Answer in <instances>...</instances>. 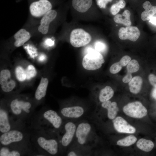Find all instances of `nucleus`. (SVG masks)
Segmentation results:
<instances>
[{
    "label": "nucleus",
    "mask_w": 156,
    "mask_h": 156,
    "mask_svg": "<svg viewBox=\"0 0 156 156\" xmlns=\"http://www.w3.org/2000/svg\"><path fill=\"white\" fill-rule=\"evenodd\" d=\"M151 95L152 97L156 99V87H154L153 89L151 92Z\"/></svg>",
    "instance_id": "obj_39"
},
{
    "label": "nucleus",
    "mask_w": 156,
    "mask_h": 156,
    "mask_svg": "<svg viewBox=\"0 0 156 156\" xmlns=\"http://www.w3.org/2000/svg\"><path fill=\"white\" fill-rule=\"evenodd\" d=\"M112 122L114 128L118 132L133 133L136 131L134 127L120 116L116 117L112 120Z\"/></svg>",
    "instance_id": "obj_14"
},
{
    "label": "nucleus",
    "mask_w": 156,
    "mask_h": 156,
    "mask_svg": "<svg viewBox=\"0 0 156 156\" xmlns=\"http://www.w3.org/2000/svg\"><path fill=\"white\" fill-rule=\"evenodd\" d=\"M101 106L107 110V116L109 119L112 120L116 117L119 110L116 102L108 100L102 103Z\"/></svg>",
    "instance_id": "obj_17"
},
{
    "label": "nucleus",
    "mask_w": 156,
    "mask_h": 156,
    "mask_svg": "<svg viewBox=\"0 0 156 156\" xmlns=\"http://www.w3.org/2000/svg\"><path fill=\"white\" fill-rule=\"evenodd\" d=\"M105 49V45L103 42L100 41L96 42L95 44V49L99 52L103 51Z\"/></svg>",
    "instance_id": "obj_33"
},
{
    "label": "nucleus",
    "mask_w": 156,
    "mask_h": 156,
    "mask_svg": "<svg viewBox=\"0 0 156 156\" xmlns=\"http://www.w3.org/2000/svg\"><path fill=\"white\" fill-rule=\"evenodd\" d=\"M139 68L140 66L138 62L135 59L131 61L127 66V72L131 73L137 71Z\"/></svg>",
    "instance_id": "obj_27"
},
{
    "label": "nucleus",
    "mask_w": 156,
    "mask_h": 156,
    "mask_svg": "<svg viewBox=\"0 0 156 156\" xmlns=\"http://www.w3.org/2000/svg\"><path fill=\"white\" fill-rule=\"evenodd\" d=\"M113 0H96L97 5L101 8H105L107 4Z\"/></svg>",
    "instance_id": "obj_35"
},
{
    "label": "nucleus",
    "mask_w": 156,
    "mask_h": 156,
    "mask_svg": "<svg viewBox=\"0 0 156 156\" xmlns=\"http://www.w3.org/2000/svg\"><path fill=\"white\" fill-rule=\"evenodd\" d=\"M137 140V139L135 136L131 135L118 140L117 144L120 146H129L134 144Z\"/></svg>",
    "instance_id": "obj_25"
},
{
    "label": "nucleus",
    "mask_w": 156,
    "mask_h": 156,
    "mask_svg": "<svg viewBox=\"0 0 156 156\" xmlns=\"http://www.w3.org/2000/svg\"><path fill=\"white\" fill-rule=\"evenodd\" d=\"M114 91L110 86H107L100 91L99 99L101 103L109 100L113 96Z\"/></svg>",
    "instance_id": "obj_23"
},
{
    "label": "nucleus",
    "mask_w": 156,
    "mask_h": 156,
    "mask_svg": "<svg viewBox=\"0 0 156 156\" xmlns=\"http://www.w3.org/2000/svg\"><path fill=\"white\" fill-rule=\"evenodd\" d=\"M11 115L15 119L25 124H29L35 112V107L29 101L15 98L8 105Z\"/></svg>",
    "instance_id": "obj_4"
},
{
    "label": "nucleus",
    "mask_w": 156,
    "mask_h": 156,
    "mask_svg": "<svg viewBox=\"0 0 156 156\" xmlns=\"http://www.w3.org/2000/svg\"><path fill=\"white\" fill-rule=\"evenodd\" d=\"M142 82V79L140 76H136L132 78L129 82L130 92L134 94L138 93L141 89Z\"/></svg>",
    "instance_id": "obj_22"
},
{
    "label": "nucleus",
    "mask_w": 156,
    "mask_h": 156,
    "mask_svg": "<svg viewBox=\"0 0 156 156\" xmlns=\"http://www.w3.org/2000/svg\"><path fill=\"white\" fill-rule=\"evenodd\" d=\"M136 145L140 150L145 152H148L153 149L154 145L153 143L150 140L141 138L137 142Z\"/></svg>",
    "instance_id": "obj_24"
},
{
    "label": "nucleus",
    "mask_w": 156,
    "mask_h": 156,
    "mask_svg": "<svg viewBox=\"0 0 156 156\" xmlns=\"http://www.w3.org/2000/svg\"><path fill=\"white\" fill-rule=\"evenodd\" d=\"M130 15V12L126 10L124 11L122 14H116L114 18V20L117 23L122 24L127 27L130 26L131 24Z\"/></svg>",
    "instance_id": "obj_21"
},
{
    "label": "nucleus",
    "mask_w": 156,
    "mask_h": 156,
    "mask_svg": "<svg viewBox=\"0 0 156 156\" xmlns=\"http://www.w3.org/2000/svg\"><path fill=\"white\" fill-rule=\"evenodd\" d=\"M77 122L65 120L57 135L60 145L61 155H65L73 143L75 137Z\"/></svg>",
    "instance_id": "obj_6"
},
{
    "label": "nucleus",
    "mask_w": 156,
    "mask_h": 156,
    "mask_svg": "<svg viewBox=\"0 0 156 156\" xmlns=\"http://www.w3.org/2000/svg\"><path fill=\"white\" fill-rule=\"evenodd\" d=\"M94 120L92 118L77 122L75 134L72 144L85 148H94L97 140Z\"/></svg>",
    "instance_id": "obj_3"
},
{
    "label": "nucleus",
    "mask_w": 156,
    "mask_h": 156,
    "mask_svg": "<svg viewBox=\"0 0 156 156\" xmlns=\"http://www.w3.org/2000/svg\"><path fill=\"white\" fill-rule=\"evenodd\" d=\"M132 79L131 73L127 72L126 75L123 77L122 79V81L124 83L129 82Z\"/></svg>",
    "instance_id": "obj_37"
},
{
    "label": "nucleus",
    "mask_w": 156,
    "mask_h": 156,
    "mask_svg": "<svg viewBox=\"0 0 156 156\" xmlns=\"http://www.w3.org/2000/svg\"><path fill=\"white\" fill-rule=\"evenodd\" d=\"M140 31L135 26H129L121 27L118 31V36L122 40H129L132 41H136L140 35Z\"/></svg>",
    "instance_id": "obj_13"
},
{
    "label": "nucleus",
    "mask_w": 156,
    "mask_h": 156,
    "mask_svg": "<svg viewBox=\"0 0 156 156\" xmlns=\"http://www.w3.org/2000/svg\"><path fill=\"white\" fill-rule=\"evenodd\" d=\"M52 7V3L49 0H34L30 3L29 10L32 16L40 17L51 10Z\"/></svg>",
    "instance_id": "obj_11"
},
{
    "label": "nucleus",
    "mask_w": 156,
    "mask_h": 156,
    "mask_svg": "<svg viewBox=\"0 0 156 156\" xmlns=\"http://www.w3.org/2000/svg\"><path fill=\"white\" fill-rule=\"evenodd\" d=\"M131 60V57L128 55H125L120 60L119 62L122 66H125Z\"/></svg>",
    "instance_id": "obj_34"
},
{
    "label": "nucleus",
    "mask_w": 156,
    "mask_h": 156,
    "mask_svg": "<svg viewBox=\"0 0 156 156\" xmlns=\"http://www.w3.org/2000/svg\"><path fill=\"white\" fill-rule=\"evenodd\" d=\"M122 66L118 62L113 64L109 68L110 72L113 74H115L118 73L122 69Z\"/></svg>",
    "instance_id": "obj_32"
},
{
    "label": "nucleus",
    "mask_w": 156,
    "mask_h": 156,
    "mask_svg": "<svg viewBox=\"0 0 156 156\" xmlns=\"http://www.w3.org/2000/svg\"><path fill=\"white\" fill-rule=\"evenodd\" d=\"M47 44L49 45H52L53 44V42L51 40H49L47 41Z\"/></svg>",
    "instance_id": "obj_40"
},
{
    "label": "nucleus",
    "mask_w": 156,
    "mask_h": 156,
    "mask_svg": "<svg viewBox=\"0 0 156 156\" xmlns=\"http://www.w3.org/2000/svg\"><path fill=\"white\" fill-rule=\"evenodd\" d=\"M123 111L127 115L135 118H141L147 114L146 109L140 101L130 103L125 105Z\"/></svg>",
    "instance_id": "obj_12"
},
{
    "label": "nucleus",
    "mask_w": 156,
    "mask_h": 156,
    "mask_svg": "<svg viewBox=\"0 0 156 156\" xmlns=\"http://www.w3.org/2000/svg\"><path fill=\"white\" fill-rule=\"evenodd\" d=\"M64 120L59 113L44 108L34 112L29 126L31 129L35 130L57 134Z\"/></svg>",
    "instance_id": "obj_1"
},
{
    "label": "nucleus",
    "mask_w": 156,
    "mask_h": 156,
    "mask_svg": "<svg viewBox=\"0 0 156 156\" xmlns=\"http://www.w3.org/2000/svg\"><path fill=\"white\" fill-rule=\"evenodd\" d=\"M48 83L49 81L47 78L42 77L41 78L35 94V98L36 100L40 101L44 97Z\"/></svg>",
    "instance_id": "obj_19"
},
{
    "label": "nucleus",
    "mask_w": 156,
    "mask_h": 156,
    "mask_svg": "<svg viewBox=\"0 0 156 156\" xmlns=\"http://www.w3.org/2000/svg\"><path fill=\"white\" fill-rule=\"evenodd\" d=\"M15 86L16 83L15 81L11 79L1 85V88L3 92L7 93L12 90Z\"/></svg>",
    "instance_id": "obj_29"
},
{
    "label": "nucleus",
    "mask_w": 156,
    "mask_h": 156,
    "mask_svg": "<svg viewBox=\"0 0 156 156\" xmlns=\"http://www.w3.org/2000/svg\"><path fill=\"white\" fill-rule=\"evenodd\" d=\"M31 142L0 146V156L37 155Z\"/></svg>",
    "instance_id": "obj_7"
},
{
    "label": "nucleus",
    "mask_w": 156,
    "mask_h": 156,
    "mask_svg": "<svg viewBox=\"0 0 156 156\" xmlns=\"http://www.w3.org/2000/svg\"><path fill=\"white\" fill-rule=\"evenodd\" d=\"M91 39L90 35L81 28L73 30L70 38V44L75 47H79L86 45L90 42Z\"/></svg>",
    "instance_id": "obj_10"
},
{
    "label": "nucleus",
    "mask_w": 156,
    "mask_h": 156,
    "mask_svg": "<svg viewBox=\"0 0 156 156\" xmlns=\"http://www.w3.org/2000/svg\"><path fill=\"white\" fill-rule=\"evenodd\" d=\"M27 126V125L15 119L11 115L8 106L0 107V134L15 129L22 128Z\"/></svg>",
    "instance_id": "obj_8"
},
{
    "label": "nucleus",
    "mask_w": 156,
    "mask_h": 156,
    "mask_svg": "<svg viewBox=\"0 0 156 156\" xmlns=\"http://www.w3.org/2000/svg\"><path fill=\"white\" fill-rule=\"evenodd\" d=\"M26 79L29 80L35 77L36 74L34 67L32 65H29L25 70Z\"/></svg>",
    "instance_id": "obj_31"
},
{
    "label": "nucleus",
    "mask_w": 156,
    "mask_h": 156,
    "mask_svg": "<svg viewBox=\"0 0 156 156\" xmlns=\"http://www.w3.org/2000/svg\"><path fill=\"white\" fill-rule=\"evenodd\" d=\"M126 5L124 0H119L118 2L112 5L111 7L110 11L113 15H116L120 11V9L124 8Z\"/></svg>",
    "instance_id": "obj_26"
},
{
    "label": "nucleus",
    "mask_w": 156,
    "mask_h": 156,
    "mask_svg": "<svg viewBox=\"0 0 156 156\" xmlns=\"http://www.w3.org/2000/svg\"><path fill=\"white\" fill-rule=\"evenodd\" d=\"M92 0H72V5L74 8L78 12L84 13L91 6Z\"/></svg>",
    "instance_id": "obj_20"
},
{
    "label": "nucleus",
    "mask_w": 156,
    "mask_h": 156,
    "mask_svg": "<svg viewBox=\"0 0 156 156\" xmlns=\"http://www.w3.org/2000/svg\"><path fill=\"white\" fill-rule=\"evenodd\" d=\"M57 15V12L54 10H51L44 15L40 20L38 28V31L43 34H47L50 24L55 18Z\"/></svg>",
    "instance_id": "obj_15"
},
{
    "label": "nucleus",
    "mask_w": 156,
    "mask_h": 156,
    "mask_svg": "<svg viewBox=\"0 0 156 156\" xmlns=\"http://www.w3.org/2000/svg\"><path fill=\"white\" fill-rule=\"evenodd\" d=\"M11 74L9 70L4 69L2 70L0 73V84L2 85L8 81L10 78Z\"/></svg>",
    "instance_id": "obj_28"
},
{
    "label": "nucleus",
    "mask_w": 156,
    "mask_h": 156,
    "mask_svg": "<svg viewBox=\"0 0 156 156\" xmlns=\"http://www.w3.org/2000/svg\"><path fill=\"white\" fill-rule=\"evenodd\" d=\"M45 58L44 56L43 55H41V56H40V57H39V60H44Z\"/></svg>",
    "instance_id": "obj_41"
},
{
    "label": "nucleus",
    "mask_w": 156,
    "mask_h": 156,
    "mask_svg": "<svg viewBox=\"0 0 156 156\" xmlns=\"http://www.w3.org/2000/svg\"><path fill=\"white\" fill-rule=\"evenodd\" d=\"M16 77L20 81H23L26 79V74L25 70L21 66L17 67L15 70Z\"/></svg>",
    "instance_id": "obj_30"
},
{
    "label": "nucleus",
    "mask_w": 156,
    "mask_h": 156,
    "mask_svg": "<svg viewBox=\"0 0 156 156\" xmlns=\"http://www.w3.org/2000/svg\"><path fill=\"white\" fill-rule=\"evenodd\" d=\"M31 129V142L39 156L61 155L57 133Z\"/></svg>",
    "instance_id": "obj_2"
},
{
    "label": "nucleus",
    "mask_w": 156,
    "mask_h": 156,
    "mask_svg": "<svg viewBox=\"0 0 156 156\" xmlns=\"http://www.w3.org/2000/svg\"><path fill=\"white\" fill-rule=\"evenodd\" d=\"M86 54L83 57L82 64L83 67L88 70H93L100 68L105 60L99 52L92 48H88Z\"/></svg>",
    "instance_id": "obj_9"
},
{
    "label": "nucleus",
    "mask_w": 156,
    "mask_h": 156,
    "mask_svg": "<svg viewBox=\"0 0 156 156\" xmlns=\"http://www.w3.org/2000/svg\"><path fill=\"white\" fill-rule=\"evenodd\" d=\"M149 22L156 26V17L153 16L149 20Z\"/></svg>",
    "instance_id": "obj_38"
},
{
    "label": "nucleus",
    "mask_w": 156,
    "mask_h": 156,
    "mask_svg": "<svg viewBox=\"0 0 156 156\" xmlns=\"http://www.w3.org/2000/svg\"><path fill=\"white\" fill-rule=\"evenodd\" d=\"M14 37L15 40L14 45L16 47H19L28 41L31 36L29 32L25 29H21L14 34Z\"/></svg>",
    "instance_id": "obj_16"
},
{
    "label": "nucleus",
    "mask_w": 156,
    "mask_h": 156,
    "mask_svg": "<svg viewBox=\"0 0 156 156\" xmlns=\"http://www.w3.org/2000/svg\"><path fill=\"white\" fill-rule=\"evenodd\" d=\"M145 10L141 14V18L143 21L149 20L156 14V6H153L149 1H146L142 4Z\"/></svg>",
    "instance_id": "obj_18"
},
{
    "label": "nucleus",
    "mask_w": 156,
    "mask_h": 156,
    "mask_svg": "<svg viewBox=\"0 0 156 156\" xmlns=\"http://www.w3.org/2000/svg\"><path fill=\"white\" fill-rule=\"evenodd\" d=\"M31 129L29 126L12 129L0 134V146L31 143Z\"/></svg>",
    "instance_id": "obj_5"
},
{
    "label": "nucleus",
    "mask_w": 156,
    "mask_h": 156,
    "mask_svg": "<svg viewBox=\"0 0 156 156\" xmlns=\"http://www.w3.org/2000/svg\"><path fill=\"white\" fill-rule=\"evenodd\" d=\"M148 79L150 84L154 87H156V76L153 74H150L148 75Z\"/></svg>",
    "instance_id": "obj_36"
}]
</instances>
